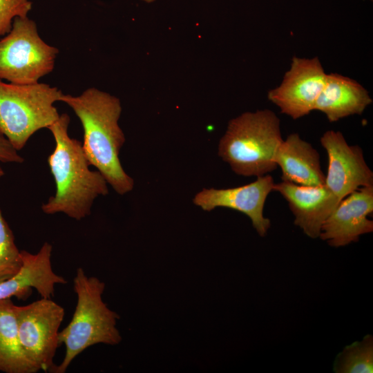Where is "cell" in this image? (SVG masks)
Listing matches in <instances>:
<instances>
[{
  "label": "cell",
  "instance_id": "obj_16",
  "mask_svg": "<svg viewBox=\"0 0 373 373\" xmlns=\"http://www.w3.org/2000/svg\"><path fill=\"white\" fill-rule=\"evenodd\" d=\"M16 306L11 298L0 300V372L36 373L38 370L27 358L20 343Z\"/></svg>",
  "mask_w": 373,
  "mask_h": 373
},
{
  "label": "cell",
  "instance_id": "obj_15",
  "mask_svg": "<svg viewBox=\"0 0 373 373\" xmlns=\"http://www.w3.org/2000/svg\"><path fill=\"white\" fill-rule=\"evenodd\" d=\"M372 99L360 83L338 73L327 74L323 88L314 111L325 115L330 122L354 115H361Z\"/></svg>",
  "mask_w": 373,
  "mask_h": 373
},
{
  "label": "cell",
  "instance_id": "obj_7",
  "mask_svg": "<svg viewBox=\"0 0 373 373\" xmlns=\"http://www.w3.org/2000/svg\"><path fill=\"white\" fill-rule=\"evenodd\" d=\"M64 309L51 298H41L24 306H16L19 337L27 358L39 370L51 372L61 345L59 327Z\"/></svg>",
  "mask_w": 373,
  "mask_h": 373
},
{
  "label": "cell",
  "instance_id": "obj_2",
  "mask_svg": "<svg viewBox=\"0 0 373 373\" xmlns=\"http://www.w3.org/2000/svg\"><path fill=\"white\" fill-rule=\"evenodd\" d=\"M70 117L66 113L49 127L55 147L48 157L56 192L41 210L46 214L64 213L81 220L90 214L94 200L108 193L107 182L99 171H91L82 144L68 133Z\"/></svg>",
  "mask_w": 373,
  "mask_h": 373
},
{
  "label": "cell",
  "instance_id": "obj_6",
  "mask_svg": "<svg viewBox=\"0 0 373 373\" xmlns=\"http://www.w3.org/2000/svg\"><path fill=\"white\" fill-rule=\"evenodd\" d=\"M59 50L39 36L28 16L17 17L10 31L0 39V79L30 84L51 73Z\"/></svg>",
  "mask_w": 373,
  "mask_h": 373
},
{
  "label": "cell",
  "instance_id": "obj_14",
  "mask_svg": "<svg viewBox=\"0 0 373 373\" xmlns=\"http://www.w3.org/2000/svg\"><path fill=\"white\" fill-rule=\"evenodd\" d=\"M274 161L281 169L282 181L308 186L325 185L318 152L297 133L282 141Z\"/></svg>",
  "mask_w": 373,
  "mask_h": 373
},
{
  "label": "cell",
  "instance_id": "obj_20",
  "mask_svg": "<svg viewBox=\"0 0 373 373\" xmlns=\"http://www.w3.org/2000/svg\"><path fill=\"white\" fill-rule=\"evenodd\" d=\"M23 160L6 137L0 133V162L21 163Z\"/></svg>",
  "mask_w": 373,
  "mask_h": 373
},
{
  "label": "cell",
  "instance_id": "obj_19",
  "mask_svg": "<svg viewBox=\"0 0 373 373\" xmlns=\"http://www.w3.org/2000/svg\"><path fill=\"white\" fill-rule=\"evenodd\" d=\"M32 5L30 0H0V36L10 31L15 18L28 16Z\"/></svg>",
  "mask_w": 373,
  "mask_h": 373
},
{
  "label": "cell",
  "instance_id": "obj_12",
  "mask_svg": "<svg viewBox=\"0 0 373 373\" xmlns=\"http://www.w3.org/2000/svg\"><path fill=\"white\" fill-rule=\"evenodd\" d=\"M273 191L287 200L294 224L311 238L319 237L321 229L341 200L325 186H308L281 181Z\"/></svg>",
  "mask_w": 373,
  "mask_h": 373
},
{
  "label": "cell",
  "instance_id": "obj_4",
  "mask_svg": "<svg viewBox=\"0 0 373 373\" xmlns=\"http://www.w3.org/2000/svg\"><path fill=\"white\" fill-rule=\"evenodd\" d=\"M73 289L77 298L75 309L70 322L59 334L60 343L65 345V356L50 372H66L72 361L92 345H115L122 341L117 328L119 315L102 299L105 283L97 277L88 276L79 267L73 280Z\"/></svg>",
  "mask_w": 373,
  "mask_h": 373
},
{
  "label": "cell",
  "instance_id": "obj_17",
  "mask_svg": "<svg viewBox=\"0 0 373 373\" xmlns=\"http://www.w3.org/2000/svg\"><path fill=\"white\" fill-rule=\"evenodd\" d=\"M333 370L336 373H372L373 336L367 334L345 347L336 356Z\"/></svg>",
  "mask_w": 373,
  "mask_h": 373
},
{
  "label": "cell",
  "instance_id": "obj_22",
  "mask_svg": "<svg viewBox=\"0 0 373 373\" xmlns=\"http://www.w3.org/2000/svg\"><path fill=\"white\" fill-rule=\"evenodd\" d=\"M141 1H143L146 3H152V2H154L155 0H141Z\"/></svg>",
  "mask_w": 373,
  "mask_h": 373
},
{
  "label": "cell",
  "instance_id": "obj_5",
  "mask_svg": "<svg viewBox=\"0 0 373 373\" xmlns=\"http://www.w3.org/2000/svg\"><path fill=\"white\" fill-rule=\"evenodd\" d=\"M64 93L39 82L30 84L0 79V133L18 151L30 137L52 124L59 117L54 104Z\"/></svg>",
  "mask_w": 373,
  "mask_h": 373
},
{
  "label": "cell",
  "instance_id": "obj_9",
  "mask_svg": "<svg viewBox=\"0 0 373 373\" xmlns=\"http://www.w3.org/2000/svg\"><path fill=\"white\" fill-rule=\"evenodd\" d=\"M328 156L325 185L341 201L360 187L373 186V173L361 148L347 144L340 131H327L320 139Z\"/></svg>",
  "mask_w": 373,
  "mask_h": 373
},
{
  "label": "cell",
  "instance_id": "obj_11",
  "mask_svg": "<svg viewBox=\"0 0 373 373\" xmlns=\"http://www.w3.org/2000/svg\"><path fill=\"white\" fill-rule=\"evenodd\" d=\"M373 186L360 187L344 198L323 224L319 237L334 247L358 241L373 231Z\"/></svg>",
  "mask_w": 373,
  "mask_h": 373
},
{
  "label": "cell",
  "instance_id": "obj_18",
  "mask_svg": "<svg viewBox=\"0 0 373 373\" xmlns=\"http://www.w3.org/2000/svg\"><path fill=\"white\" fill-rule=\"evenodd\" d=\"M22 265L21 251L17 248L13 233L0 211V283L15 276Z\"/></svg>",
  "mask_w": 373,
  "mask_h": 373
},
{
  "label": "cell",
  "instance_id": "obj_10",
  "mask_svg": "<svg viewBox=\"0 0 373 373\" xmlns=\"http://www.w3.org/2000/svg\"><path fill=\"white\" fill-rule=\"evenodd\" d=\"M274 181L269 174L257 177L256 181L240 186L227 189L204 188L193 198L195 205L205 211L217 207L238 211L249 218L254 228L261 237L266 236L270 220L263 215L268 195L273 191Z\"/></svg>",
  "mask_w": 373,
  "mask_h": 373
},
{
  "label": "cell",
  "instance_id": "obj_1",
  "mask_svg": "<svg viewBox=\"0 0 373 373\" xmlns=\"http://www.w3.org/2000/svg\"><path fill=\"white\" fill-rule=\"evenodd\" d=\"M60 102L72 108L82 125V149L90 164L118 194L131 191L134 180L125 172L119 157L126 140L118 124L122 113L119 99L89 88L78 96L63 94Z\"/></svg>",
  "mask_w": 373,
  "mask_h": 373
},
{
  "label": "cell",
  "instance_id": "obj_8",
  "mask_svg": "<svg viewBox=\"0 0 373 373\" xmlns=\"http://www.w3.org/2000/svg\"><path fill=\"white\" fill-rule=\"evenodd\" d=\"M327 73L318 57H294L281 83L270 90L268 99L294 119L314 111Z\"/></svg>",
  "mask_w": 373,
  "mask_h": 373
},
{
  "label": "cell",
  "instance_id": "obj_3",
  "mask_svg": "<svg viewBox=\"0 0 373 373\" xmlns=\"http://www.w3.org/2000/svg\"><path fill=\"white\" fill-rule=\"evenodd\" d=\"M283 140L274 112H245L229 122L219 141L218 155L236 174L259 177L277 168L274 158Z\"/></svg>",
  "mask_w": 373,
  "mask_h": 373
},
{
  "label": "cell",
  "instance_id": "obj_21",
  "mask_svg": "<svg viewBox=\"0 0 373 373\" xmlns=\"http://www.w3.org/2000/svg\"><path fill=\"white\" fill-rule=\"evenodd\" d=\"M4 175V171L0 165V178Z\"/></svg>",
  "mask_w": 373,
  "mask_h": 373
},
{
  "label": "cell",
  "instance_id": "obj_13",
  "mask_svg": "<svg viewBox=\"0 0 373 373\" xmlns=\"http://www.w3.org/2000/svg\"><path fill=\"white\" fill-rule=\"evenodd\" d=\"M52 247L46 242L36 254L22 250L23 265L13 277L0 283V300L12 297L26 299L32 289L41 298H51L55 287L66 284V280L55 274L51 264Z\"/></svg>",
  "mask_w": 373,
  "mask_h": 373
}]
</instances>
